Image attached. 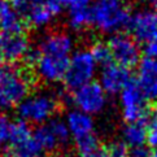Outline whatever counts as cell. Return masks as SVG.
I'll return each mask as SVG.
<instances>
[{
    "mask_svg": "<svg viewBox=\"0 0 157 157\" xmlns=\"http://www.w3.org/2000/svg\"><path fill=\"white\" fill-rule=\"evenodd\" d=\"M33 85L30 69L20 64L0 61V106L3 109L17 108L31 94Z\"/></svg>",
    "mask_w": 157,
    "mask_h": 157,
    "instance_id": "obj_1",
    "label": "cell"
},
{
    "mask_svg": "<svg viewBox=\"0 0 157 157\" xmlns=\"http://www.w3.org/2000/svg\"><path fill=\"white\" fill-rule=\"evenodd\" d=\"M131 12L125 0H94L92 25L104 34L114 35L127 29Z\"/></svg>",
    "mask_w": 157,
    "mask_h": 157,
    "instance_id": "obj_2",
    "label": "cell"
},
{
    "mask_svg": "<svg viewBox=\"0 0 157 157\" xmlns=\"http://www.w3.org/2000/svg\"><path fill=\"white\" fill-rule=\"evenodd\" d=\"M59 108L60 99L57 95L48 91H38L31 92L18 104L17 114L21 121L40 126L55 118Z\"/></svg>",
    "mask_w": 157,
    "mask_h": 157,
    "instance_id": "obj_3",
    "label": "cell"
},
{
    "mask_svg": "<svg viewBox=\"0 0 157 157\" xmlns=\"http://www.w3.org/2000/svg\"><path fill=\"white\" fill-rule=\"evenodd\" d=\"M99 66L92 57L90 49H78L69 59L68 71L64 78V85L69 91H75L82 86L95 81Z\"/></svg>",
    "mask_w": 157,
    "mask_h": 157,
    "instance_id": "obj_4",
    "label": "cell"
},
{
    "mask_svg": "<svg viewBox=\"0 0 157 157\" xmlns=\"http://www.w3.org/2000/svg\"><path fill=\"white\" fill-rule=\"evenodd\" d=\"M70 132L65 120L55 117L44 125L38 126L33 132V144L39 155L55 152L65 147L70 140Z\"/></svg>",
    "mask_w": 157,
    "mask_h": 157,
    "instance_id": "obj_5",
    "label": "cell"
},
{
    "mask_svg": "<svg viewBox=\"0 0 157 157\" xmlns=\"http://www.w3.org/2000/svg\"><path fill=\"white\" fill-rule=\"evenodd\" d=\"M120 96L121 113L126 123L147 122L149 118V108L147 105V98L143 95L135 81L122 90Z\"/></svg>",
    "mask_w": 157,
    "mask_h": 157,
    "instance_id": "obj_6",
    "label": "cell"
},
{
    "mask_svg": "<svg viewBox=\"0 0 157 157\" xmlns=\"http://www.w3.org/2000/svg\"><path fill=\"white\" fill-rule=\"evenodd\" d=\"M108 47L110 49L113 63L126 69L136 68L142 60V49L139 43L130 34L117 33L108 39Z\"/></svg>",
    "mask_w": 157,
    "mask_h": 157,
    "instance_id": "obj_7",
    "label": "cell"
},
{
    "mask_svg": "<svg viewBox=\"0 0 157 157\" xmlns=\"http://www.w3.org/2000/svg\"><path fill=\"white\" fill-rule=\"evenodd\" d=\"M70 99L75 109H79L92 117L104 112L108 104V95L96 81L73 91Z\"/></svg>",
    "mask_w": 157,
    "mask_h": 157,
    "instance_id": "obj_8",
    "label": "cell"
},
{
    "mask_svg": "<svg viewBox=\"0 0 157 157\" xmlns=\"http://www.w3.org/2000/svg\"><path fill=\"white\" fill-rule=\"evenodd\" d=\"M26 33L0 31V61L18 64L30 48Z\"/></svg>",
    "mask_w": 157,
    "mask_h": 157,
    "instance_id": "obj_9",
    "label": "cell"
},
{
    "mask_svg": "<svg viewBox=\"0 0 157 157\" xmlns=\"http://www.w3.org/2000/svg\"><path fill=\"white\" fill-rule=\"evenodd\" d=\"M130 35L138 43H148L157 38V12L153 9H139L131 14L127 25Z\"/></svg>",
    "mask_w": 157,
    "mask_h": 157,
    "instance_id": "obj_10",
    "label": "cell"
},
{
    "mask_svg": "<svg viewBox=\"0 0 157 157\" xmlns=\"http://www.w3.org/2000/svg\"><path fill=\"white\" fill-rule=\"evenodd\" d=\"M131 71L123 66L112 63L109 65L100 68L99 83L106 92V95H120L122 90L132 82Z\"/></svg>",
    "mask_w": 157,
    "mask_h": 157,
    "instance_id": "obj_11",
    "label": "cell"
},
{
    "mask_svg": "<svg viewBox=\"0 0 157 157\" xmlns=\"http://www.w3.org/2000/svg\"><path fill=\"white\" fill-rule=\"evenodd\" d=\"M70 57H57V56L42 55L35 66L36 75L46 83L64 82L68 71Z\"/></svg>",
    "mask_w": 157,
    "mask_h": 157,
    "instance_id": "obj_12",
    "label": "cell"
},
{
    "mask_svg": "<svg viewBox=\"0 0 157 157\" xmlns=\"http://www.w3.org/2000/svg\"><path fill=\"white\" fill-rule=\"evenodd\" d=\"M136 85L147 100L157 99V61L149 57H142L136 66Z\"/></svg>",
    "mask_w": 157,
    "mask_h": 157,
    "instance_id": "obj_13",
    "label": "cell"
},
{
    "mask_svg": "<svg viewBox=\"0 0 157 157\" xmlns=\"http://www.w3.org/2000/svg\"><path fill=\"white\" fill-rule=\"evenodd\" d=\"M39 49L42 55L57 56V57H70L73 55L74 42L73 38L64 31H52L48 33L39 43Z\"/></svg>",
    "mask_w": 157,
    "mask_h": 157,
    "instance_id": "obj_14",
    "label": "cell"
},
{
    "mask_svg": "<svg viewBox=\"0 0 157 157\" xmlns=\"http://www.w3.org/2000/svg\"><path fill=\"white\" fill-rule=\"evenodd\" d=\"M68 13V22L73 30H85L92 25L94 0H63Z\"/></svg>",
    "mask_w": 157,
    "mask_h": 157,
    "instance_id": "obj_15",
    "label": "cell"
},
{
    "mask_svg": "<svg viewBox=\"0 0 157 157\" xmlns=\"http://www.w3.org/2000/svg\"><path fill=\"white\" fill-rule=\"evenodd\" d=\"M65 123H66V126H68L70 136L74 139V142L95 134L94 117L79 110V109H75V108L70 109L68 113H66Z\"/></svg>",
    "mask_w": 157,
    "mask_h": 157,
    "instance_id": "obj_16",
    "label": "cell"
},
{
    "mask_svg": "<svg viewBox=\"0 0 157 157\" xmlns=\"http://www.w3.org/2000/svg\"><path fill=\"white\" fill-rule=\"evenodd\" d=\"M25 21L8 0H0V31L26 33Z\"/></svg>",
    "mask_w": 157,
    "mask_h": 157,
    "instance_id": "obj_17",
    "label": "cell"
},
{
    "mask_svg": "<svg viewBox=\"0 0 157 157\" xmlns=\"http://www.w3.org/2000/svg\"><path fill=\"white\" fill-rule=\"evenodd\" d=\"M122 140L128 148L147 144V122L126 123L122 130Z\"/></svg>",
    "mask_w": 157,
    "mask_h": 157,
    "instance_id": "obj_18",
    "label": "cell"
},
{
    "mask_svg": "<svg viewBox=\"0 0 157 157\" xmlns=\"http://www.w3.org/2000/svg\"><path fill=\"white\" fill-rule=\"evenodd\" d=\"M90 52H91L92 57L95 59V61H96L99 69L104 68V66L113 63V59H112V53H110V49L108 47V43H104V42L94 43L91 46V48H90Z\"/></svg>",
    "mask_w": 157,
    "mask_h": 157,
    "instance_id": "obj_19",
    "label": "cell"
},
{
    "mask_svg": "<svg viewBox=\"0 0 157 157\" xmlns=\"http://www.w3.org/2000/svg\"><path fill=\"white\" fill-rule=\"evenodd\" d=\"M29 4L33 5V7H38L47 10V12L53 14L55 17L61 14L65 9L63 0H29Z\"/></svg>",
    "mask_w": 157,
    "mask_h": 157,
    "instance_id": "obj_20",
    "label": "cell"
},
{
    "mask_svg": "<svg viewBox=\"0 0 157 157\" xmlns=\"http://www.w3.org/2000/svg\"><path fill=\"white\" fill-rule=\"evenodd\" d=\"M75 147H77V151H78V155H81V153L91 152V151L101 147V145H100V143H99L98 135H96V134H94V135H90L87 138L77 140V142H75Z\"/></svg>",
    "mask_w": 157,
    "mask_h": 157,
    "instance_id": "obj_21",
    "label": "cell"
},
{
    "mask_svg": "<svg viewBox=\"0 0 157 157\" xmlns=\"http://www.w3.org/2000/svg\"><path fill=\"white\" fill-rule=\"evenodd\" d=\"M128 151L130 148L123 140H113L106 147V152L109 157H128Z\"/></svg>",
    "mask_w": 157,
    "mask_h": 157,
    "instance_id": "obj_22",
    "label": "cell"
},
{
    "mask_svg": "<svg viewBox=\"0 0 157 157\" xmlns=\"http://www.w3.org/2000/svg\"><path fill=\"white\" fill-rule=\"evenodd\" d=\"M13 122L5 114H0V143H8L10 138V132H12Z\"/></svg>",
    "mask_w": 157,
    "mask_h": 157,
    "instance_id": "obj_23",
    "label": "cell"
},
{
    "mask_svg": "<svg viewBox=\"0 0 157 157\" xmlns=\"http://www.w3.org/2000/svg\"><path fill=\"white\" fill-rule=\"evenodd\" d=\"M147 145L151 149L157 148V120L151 116L147 121Z\"/></svg>",
    "mask_w": 157,
    "mask_h": 157,
    "instance_id": "obj_24",
    "label": "cell"
},
{
    "mask_svg": "<svg viewBox=\"0 0 157 157\" xmlns=\"http://www.w3.org/2000/svg\"><path fill=\"white\" fill-rule=\"evenodd\" d=\"M40 56H42V52H40V49H39L38 46H34V47H30L29 48V51L26 52L25 55V57H24V66L27 69H34L36 64H38V61L39 59H40Z\"/></svg>",
    "mask_w": 157,
    "mask_h": 157,
    "instance_id": "obj_25",
    "label": "cell"
},
{
    "mask_svg": "<svg viewBox=\"0 0 157 157\" xmlns=\"http://www.w3.org/2000/svg\"><path fill=\"white\" fill-rule=\"evenodd\" d=\"M144 55L145 57L153 59L157 61V38L144 44Z\"/></svg>",
    "mask_w": 157,
    "mask_h": 157,
    "instance_id": "obj_26",
    "label": "cell"
},
{
    "mask_svg": "<svg viewBox=\"0 0 157 157\" xmlns=\"http://www.w3.org/2000/svg\"><path fill=\"white\" fill-rule=\"evenodd\" d=\"M149 156H151V148L148 145L130 148V151H128V157H149Z\"/></svg>",
    "mask_w": 157,
    "mask_h": 157,
    "instance_id": "obj_27",
    "label": "cell"
},
{
    "mask_svg": "<svg viewBox=\"0 0 157 157\" xmlns=\"http://www.w3.org/2000/svg\"><path fill=\"white\" fill-rule=\"evenodd\" d=\"M78 157H109V155H108V152H106V148L99 147L96 149L91 151V152L78 155Z\"/></svg>",
    "mask_w": 157,
    "mask_h": 157,
    "instance_id": "obj_28",
    "label": "cell"
},
{
    "mask_svg": "<svg viewBox=\"0 0 157 157\" xmlns=\"http://www.w3.org/2000/svg\"><path fill=\"white\" fill-rule=\"evenodd\" d=\"M151 117H153V118H156V120H157V99L155 100L153 110H152V113H151Z\"/></svg>",
    "mask_w": 157,
    "mask_h": 157,
    "instance_id": "obj_29",
    "label": "cell"
},
{
    "mask_svg": "<svg viewBox=\"0 0 157 157\" xmlns=\"http://www.w3.org/2000/svg\"><path fill=\"white\" fill-rule=\"evenodd\" d=\"M9 157H46L44 155H33V156H24V155H8Z\"/></svg>",
    "mask_w": 157,
    "mask_h": 157,
    "instance_id": "obj_30",
    "label": "cell"
},
{
    "mask_svg": "<svg viewBox=\"0 0 157 157\" xmlns=\"http://www.w3.org/2000/svg\"><path fill=\"white\" fill-rule=\"evenodd\" d=\"M151 7H152V9L155 10V12H157V0H148Z\"/></svg>",
    "mask_w": 157,
    "mask_h": 157,
    "instance_id": "obj_31",
    "label": "cell"
},
{
    "mask_svg": "<svg viewBox=\"0 0 157 157\" xmlns=\"http://www.w3.org/2000/svg\"><path fill=\"white\" fill-rule=\"evenodd\" d=\"M149 157H157V148L151 149V156Z\"/></svg>",
    "mask_w": 157,
    "mask_h": 157,
    "instance_id": "obj_32",
    "label": "cell"
},
{
    "mask_svg": "<svg viewBox=\"0 0 157 157\" xmlns=\"http://www.w3.org/2000/svg\"><path fill=\"white\" fill-rule=\"evenodd\" d=\"M2 149H3V144L0 143V153H2Z\"/></svg>",
    "mask_w": 157,
    "mask_h": 157,
    "instance_id": "obj_33",
    "label": "cell"
},
{
    "mask_svg": "<svg viewBox=\"0 0 157 157\" xmlns=\"http://www.w3.org/2000/svg\"><path fill=\"white\" fill-rule=\"evenodd\" d=\"M2 110H3V108H2V106H0V114H2Z\"/></svg>",
    "mask_w": 157,
    "mask_h": 157,
    "instance_id": "obj_34",
    "label": "cell"
},
{
    "mask_svg": "<svg viewBox=\"0 0 157 157\" xmlns=\"http://www.w3.org/2000/svg\"><path fill=\"white\" fill-rule=\"evenodd\" d=\"M60 157H65V156H60Z\"/></svg>",
    "mask_w": 157,
    "mask_h": 157,
    "instance_id": "obj_35",
    "label": "cell"
}]
</instances>
